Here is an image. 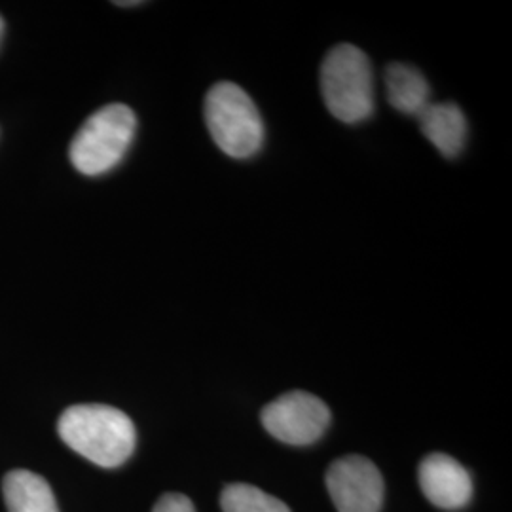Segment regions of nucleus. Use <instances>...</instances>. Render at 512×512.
I'll list each match as a JSON object with an SVG mask.
<instances>
[{"instance_id": "nucleus-1", "label": "nucleus", "mask_w": 512, "mask_h": 512, "mask_svg": "<svg viewBox=\"0 0 512 512\" xmlns=\"http://www.w3.org/2000/svg\"><path fill=\"white\" fill-rule=\"evenodd\" d=\"M57 431L76 454L99 467H118L135 450L137 431L128 414L107 404H76L67 408Z\"/></svg>"}, {"instance_id": "nucleus-2", "label": "nucleus", "mask_w": 512, "mask_h": 512, "mask_svg": "<svg viewBox=\"0 0 512 512\" xmlns=\"http://www.w3.org/2000/svg\"><path fill=\"white\" fill-rule=\"evenodd\" d=\"M321 93L340 122L366 120L374 110V76L365 52L353 44L332 48L321 67Z\"/></svg>"}, {"instance_id": "nucleus-3", "label": "nucleus", "mask_w": 512, "mask_h": 512, "mask_svg": "<svg viewBox=\"0 0 512 512\" xmlns=\"http://www.w3.org/2000/svg\"><path fill=\"white\" fill-rule=\"evenodd\" d=\"M205 124L215 145L230 158H251L262 147V116L253 99L234 82H219L209 90Z\"/></svg>"}, {"instance_id": "nucleus-4", "label": "nucleus", "mask_w": 512, "mask_h": 512, "mask_svg": "<svg viewBox=\"0 0 512 512\" xmlns=\"http://www.w3.org/2000/svg\"><path fill=\"white\" fill-rule=\"evenodd\" d=\"M133 110L114 103L93 112L76 131L69 156L74 167L88 177L103 175L122 162L135 137Z\"/></svg>"}, {"instance_id": "nucleus-5", "label": "nucleus", "mask_w": 512, "mask_h": 512, "mask_svg": "<svg viewBox=\"0 0 512 512\" xmlns=\"http://www.w3.org/2000/svg\"><path fill=\"white\" fill-rule=\"evenodd\" d=\"M329 423V406L306 391H291L262 410L266 431L293 446H306L321 439Z\"/></svg>"}, {"instance_id": "nucleus-6", "label": "nucleus", "mask_w": 512, "mask_h": 512, "mask_svg": "<svg viewBox=\"0 0 512 512\" xmlns=\"http://www.w3.org/2000/svg\"><path fill=\"white\" fill-rule=\"evenodd\" d=\"M327 488L338 512H380L384 478L370 459L348 456L329 467Z\"/></svg>"}, {"instance_id": "nucleus-7", "label": "nucleus", "mask_w": 512, "mask_h": 512, "mask_svg": "<svg viewBox=\"0 0 512 512\" xmlns=\"http://www.w3.org/2000/svg\"><path fill=\"white\" fill-rule=\"evenodd\" d=\"M420 486L435 507L446 511L465 507L473 497V480L467 469L444 454H431L421 461Z\"/></svg>"}, {"instance_id": "nucleus-8", "label": "nucleus", "mask_w": 512, "mask_h": 512, "mask_svg": "<svg viewBox=\"0 0 512 512\" xmlns=\"http://www.w3.org/2000/svg\"><path fill=\"white\" fill-rule=\"evenodd\" d=\"M423 135L442 156L454 158L463 150L467 139V120L454 103H429L418 114Z\"/></svg>"}, {"instance_id": "nucleus-9", "label": "nucleus", "mask_w": 512, "mask_h": 512, "mask_svg": "<svg viewBox=\"0 0 512 512\" xmlns=\"http://www.w3.org/2000/svg\"><path fill=\"white\" fill-rule=\"evenodd\" d=\"M8 512H59L50 484L31 471H12L2 482Z\"/></svg>"}, {"instance_id": "nucleus-10", "label": "nucleus", "mask_w": 512, "mask_h": 512, "mask_svg": "<svg viewBox=\"0 0 512 512\" xmlns=\"http://www.w3.org/2000/svg\"><path fill=\"white\" fill-rule=\"evenodd\" d=\"M385 88L391 107L403 114L418 116L429 105V84L414 67L401 63L389 65L385 73Z\"/></svg>"}, {"instance_id": "nucleus-11", "label": "nucleus", "mask_w": 512, "mask_h": 512, "mask_svg": "<svg viewBox=\"0 0 512 512\" xmlns=\"http://www.w3.org/2000/svg\"><path fill=\"white\" fill-rule=\"evenodd\" d=\"M220 507L224 512H291L283 501L249 484H230L224 488Z\"/></svg>"}, {"instance_id": "nucleus-12", "label": "nucleus", "mask_w": 512, "mask_h": 512, "mask_svg": "<svg viewBox=\"0 0 512 512\" xmlns=\"http://www.w3.org/2000/svg\"><path fill=\"white\" fill-rule=\"evenodd\" d=\"M152 512H196L194 503L183 494H165Z\"/></svg>"}, {"instance_id": "nucleus-13", "label": "nucleus", "mask_w": 512, "mask_h": 512, "mask_svg": "<svg viewBox=\"0 0 512 512\" xmlns=\"http://www.w3.org/2000/svg\"><path fill=\"white\" fill-rule=\"evenodd\" d=\"M2 35H4V21L0 18V40H2Z\"/></svg>"}]
</instances>
